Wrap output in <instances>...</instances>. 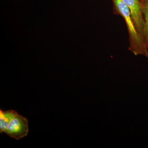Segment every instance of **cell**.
<instances>
[{"label":"cell","mask_w":148,"mask_h":148,"mask_svg":"<svg viewBox=\"0 0 148 148\" xmlns=\"http://www.w3.org/2000/svg\"><path fill=\"white\" fill-rule=\"evenodd\" d=\"M18 114L14 110H0V133L5 132L11 121Z\"/></svg>","instance_id":"4"},{"label":"cell","mask_w":148,"mask_h":148,"mask_svg":"<svg viewBox=\"0 0 148 148\" xmlns=\"http://www.w3.org/2000/svg\"><path fill=\"white\" fill-rule=\"evenodd\" d=\"M114 13L123 18L129 35L128 49L135 55H143L147 57L145 43L134 24L129 8L122 0H112Z\"/></svg>","instance_id":"1"},{"label":"cell","mask_w":148,"mask_h":148,"mask_svg":"<svg viewBox=\"0 0 148 148\" xmlns=\"http://www.w3.org/2000/svg\"><path fill=\"white\" fill-rule=\"evenodd\" d=\"M129 8L131 16L140 36L144 42V19L140 0H122ZM145 43V42H144Z\"/></svg>","instance_id":"3"},{"label":"cell","mask_w":148,"mask_h":148,"mask_svg":"<svg viewBox=\"0 0 148 148\" xmlns=\"http://www.w3.org/2000/svg\"><path fill=\"white\" fill-rule=\"evenodd\" d=\"M141 2L144 19V42L148 58V1H141Z\"/></svg>","instance_id":"5"},{"label":"cell","mask_w":148,"mask_h":148,"mask_svg":"<svg viewBox=\"0 0 148 148\" xmlns=\"http://www.w3.org/2000/svg\"><path fill=\"white\" fill-rule=\"evenodd\" d=\"M29 131L28 119L18 114L11 121L5 133L11 138L19 140L26 137Z\"/></svg>","instance_id":"2"},{"label":"cell","mask_w":148,"mask_h":148,"mask_svg":"<svg viewBox=\"0 0 148 148\" xmlns=\"http://www.w3.org/2000/svg\"><path fill=\"white\" fill-rule=\"evenodd\" d=\"M141 1H148V0H140Z\"/></svg>","instance_id":"6"}]
</instances>
